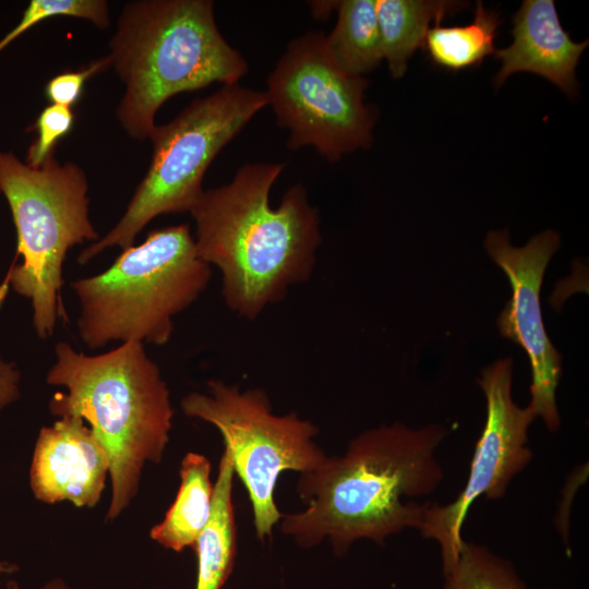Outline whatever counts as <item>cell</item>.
<instances>
[{"mask_svg":"<svg viewBox=\"0 0 589 589\" xmlns=\"http://www.w3.org/2000/svg\"><path fill=\"white\" fill-rule=\"evenodd\" d=\"M447 435L441 424L402 423L360 433L342 455L300 473L297 492L305 508L283 514V533L305 548L328 540L342 555L361 539L382 544L405 529L419 530L431 502L416 498L442 483L436 449Z\"/></svg>","mask_w":589,"mask_h":589,"instance_id":"cell-1","label":"cell"},{"mask_svg":"<svg viewBox=\"0 0 589 589\" xmlns=\"http://www.w3.org/2000/svg\"><path fill=\"white\" fill-rule=\"evenodd\" d=\"M284 163H249L221 187L204 190L190 214L199 256L221 274L226 305L247 320L306 281L322 243L320 215L297 184L273 207Z\"/></svg>","mask_w":589,"mask_h":589,"instance_id":"cell-2","label":"cell"},{"mask_svg":"<svg viewBox=\"0 0 589 589\" xmlns=\"http://www.w3.org/2000/svg\"><path fill=\"white\" fill-rule=\"evenodd\" d=\"M46 381L67 389L49 401L51 413L81 418L106 450L112 488L107 519L118 517L137 492L144 464L159 462L169 441L173 408L158 365L137 341L95 356L59 341Z\"/></svg>","mask_w":589,"mask_h":589,"instance_id":"cell-3","label":"cell"},{"mask_svg":"<svg viewBox=\"0 0 589 589\" xmlns=\"http://www.w3.org/2000/svg\"><path fill=\"white\" fill-rule=\"evenodd\" d=\"M109 49V65L124 85L116 117L137 141L148 140L157 111L172 96L216 82L238 84L248 72L219 32L211 0L130 1Z\"/></svg>","mask_w":589,"mask_h":589,"instance_id":"cell-4","label":"cell"},{"mask_svg":"<svg viewBox=\"0 0 589 589\" xmlns=\"http://www.w3.org/2000/svg\"><path fill=\"white\" fill-rule=\"evenodd\" d=\"M211 277L188 224L153 230L104 272L71 283L80 337L92 350L113 341L163 346L173 317L199 299Z\"/></svg>","mask_w":589,"mask_h":589,"instance_id":"cell-5","label":"cell"},{"mask_svg":"<svg viewBox=\"0 0 589 589\" xmlns=\"http://www.w3.org/2000/svg\"><path fill=\"white\" fill-rule=\"evenodd\" d=\"M0 191L11 209L16 257L22 260L1 284L0 303L9 287L28 299L37 336L49 338L63 313L60 290L68 251L100 238L89 219L87 176L77 164L60 163L55 154L31 167L12 152L0 151Z\"/></svg>","mask_w":589,"mask_h":589,"instance_id":"cell-6","label":"cell"},{"mask_svg":"<svg viewBox=\"0 0 589 589\" xmlns=\"http://www.w3.org/2000/svg\"><path fill=\"white\" fill-rule=\"evenodd\" d=\"M266 105L265 92L223 85L195 98L168 123L156 124L148 137L153 147L148 169L125 212L104 237L80 252L77 262L83 265L109 248L133 245L160 215L190 213L204 191L203 178L212 161Z\"/></svg>","mask_w":589,"mask_h":589,"instance_id":"cell-7","label":"cell"},{"mask_svg":"<svg viewBox=\"0 0 589 589\" xmlns=\"http://www.w3.org/2000/svg\"><path fill=\"white\" fill-rule=\"evenodd\" d=\"M181 408L219 431L248 492L256 536L264 541L283 516L274 500L279 476L314 470L327 458L314 441L316 426L293 412L275 414L260 388L240 390L216 380L207 383L206 393L184 396Z\"/></svg>","mask_w":589,"mask_h":589,"instance_id":"cell-8","label":"cell"},{"mask_svg":"<svg viewBox=\"0 0 589 589\" xmlns=\"http://www.w3.org/2000/svg\"><path fill=\"white\" fill-rule=\"evenodd\" d=\"M368 81L344 72L330 57L325 34L293 38L267 77L265 92L287 146H313L328 161L366 148L373 141V111L364 104Z\"/></svg>","mask_w":589,"mask_h":589,"instance_id":"cell-9","label":"cell"},{"mask_svg":"<svg viewBox=\"0 0 589 589\" xmlns=\"http://www.w3.org/2000/svg\"><path fill=\"white\" fill-rule=\"evenodd\" d=\"M513 360L500 359L481 371L478 380L486 401V418L476 444L467 481L457 497L445 505L430 503L419 529L438 543L443 576L457 562L464 542L466 516L477 498H502L512 480L531 461L528 428L537 418L528 406L512 397Z\"/></svg>","mask_w":589,"mask_h":589,"instance_id":"cell-10","label":"cell"},{"mask_svg":"<svg viewBox=\"0 0 589 589\" xmlns=\"http://www.w3.org/2000/svg\"><path fill=\"white\" fill-rule=\"evenodd\" d=\"M560 243L554 230L536 235L524 247L512 245L507 230L490 231L484 240L489 256L505 273L512 287V297L497 317V327L503 337L527 352L532 377L528 407L550 431L561 424L555 392L562 374V356L545 332L540 290L546 266Z\"/></svg>","mask_w":589,"mask_h":589,"instance_id":"cell-11","label":"cell"},{"mask_svg":"<svg viewBox=\"0 0 589 589\" xmlns=\"http://www.w3.org/2000/svg\"><path fill=\"white\" fill-rule=\"evenodd\" d=\"M108 473L107 453L81 418L64 416L40 430L29 470L31 488L37 500L94 507Z\"/></svg>","mask_w":589,"mask_h":589,"instance_id":"cell-12","label":"cell"},{"mask_svg":"<svg viewBox=\"0 0 589 589\" xmlns=\"http://www.w3.org/2000/svg\"><path fill=\"white\" fill-rule=\"evenodd\" d=\"M513 43L494 55L495 86L516 72L545 77L567 95L576 92L575 70L589 41L575 43L562 27L553 0H526L513 17Z\"/></svg>","mask_w":589,"mask_h":589,"instance_id":"cell-13","label":"cell"},{"mask_svg":"<svg viewBox=\"0 0 589 589\" xmlns=\"http://www.w3.org/2000/svg\"><path fill=\"white\" fill-rule=\"evenodd\" d=\"M211 470L209 460L201 454L188 453L183 457L176 498L164 519L151 530L154 541L176 552L194 548L212 515Z\"/></svg>","mask_w":589,"mask_h":589,"instance_id":"cell-14","label":"cell"},{"mask_svg":"<svg viewBox=\"0 0 589 589\" xmlns=\"http://www.w3.org/2000/svg\"><path fill=\"white\" fill-rule=\"evenodd\" d=\"M233 466L224 449L214 485L211 518L196 540V589H220L230 575L237 551V528L232 503Z\"/></svg>","mask_w":589,"mask_h":589,"instance_id":"cell-15","label":"cell"},{"mask_svg":"<svg viewBox=\"0 0 589 589\" xmlns=\"http://www.w3.org/2000/svg\"><path fill=\"white\" fill-rule=\"evenodd\" d=\"M383 59L393 77H401L408 60L423 45L430 24L455 14L462 2L435 0H375Z\"/></svg>","mask_w":589,"mask_h":589,"instance_id":"cell-16","label":"cell"},{"mask_svg":"<svg viewBox=\"0 0 589 589\" xmlns=\"http://www.w3.org/2000/svg\"><path fill=\"white\" fill-rule=\"evenodd\" d=\"M337 22L326 48L346 73L363 77L383 60L375 0L334 1Z\"/></svg>","mask_w":589,"mask_h":589,"instance_id":"cell-17","label":"cell"},{"mask_svg":"<svg viewBox=\"0 0 589 589\" xmlns=\"http://www.w3.org/2000/svg\"><path fill=\"white\" fill-rule=\"evenodd\" d=\"M498 14L477 2L472 22L460 26L435 24L428 29L422 47L438 67L459 71L480 64L495 52Z\"/></svg>","mask_w":589,"mask_h":589,"instance_id":"cell-18","label":"cell"},{"mask_svg":"<svg viewBox=\"0 0 589 589\" xmlns=\"http://www.w3.org/2000/svg\"><path fill=\"white\" fill-rule=\"evenodd\" d=\"M443 589H527L515 567L486 546L465 541Z\"/></svg>","mask_w":589,"mask_h":589,"instance_id":"cell-19","label":"cell"},{"mask_svg":"<svg viewBox=\"0 0 589 589\" xmlns=\"http://www.w3.org/2000/svg\"><path fill=\"white\" fill-rule=\"evenodd\" d=\"M58 16L82 19L97 28L106 29L111 23L108 2L105 0H32L20 22L0 40V52L37 24Z\"/></svg>","mask_w":589,"mask_h":589,"instance_id":"cell-20","label":"cell"},{"mask_svg":"<svg viewBox=\"0 0 589 589\" xmlns=\"http://www.w3.org/2000/svg\"><path fill=\"white\" fill-rule=\"evenodd\" d=\"M75 116L72 108L49 104L28 130H36L37 136L27 149L25 163L39 167L53 154L58 142L73 128Z\"/></svg>","mask_w":589,"mask_h":589,"instance_id":"cell-21","label":"cell"},{"mask_svg":"<svg viewBox=\"0 0 589 589\" xmlns=\"http://www.w3.org/2000/svg\"><path fill=\"white\" fill-rule=\"evenodd\" d=\"M110 69L107 56L76 70L59 73L51 77L45 87L50 104L72 108L81 98L86 81Z\"/></svg>","mask_w":589,"mask_h":589,"instance_id":"cell-22","label":"cell"},{"mask_svg":"<svg viewBox=\"0 0 589 589\" xmlns=\"http://www.w3.org/2000/svg\"><path fill=\"white\" fill-rule=\"evenodd\" d=\"M20 372L12 362L0 361V410L20 396Z\"/></svg>","mask_w":589,"mask_h":589,"instance_id":"cell-23","label":"cell"},{"mask_svg":"<svg viewBox=\"0 0 589 589\" xmlns=\"http://www.w3.org/2000/svg\"><path fill=\"white\" fill-rule=\"evenodd\" d=\"M7 589H20L15 581L10 580L7 585ZM44 589H70L61 579H53L48 582Z\"/></svg>","mask_w":589,"mask_h":589,"instance_id":"cell-24","label":"cell"},{"mask_svg":"<svg viewBox=\"0 0 589 589\" xmlns=\"http://www.w3.org/2000/svg\"><path fill=\"white\" fill-rule=\"evenodd\" d=\"M17 570V566L8 562L0 561V574H11Z\"/></svg>","mask_w":589,"mask_h":589,"instance_id":"cell-25","label":"cell"}]
</instances>
